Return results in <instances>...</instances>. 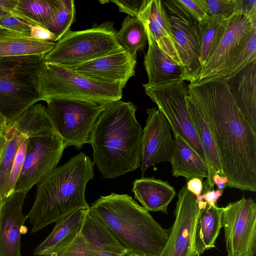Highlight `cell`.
<instances>
[{"label":"cell","instance_id":"obj_7","mask_svg":"<svg viewBox=\"0 0 256 256\" xmlns=\"http://www.w3.org/2000/svg\"><path fill=\"white\" fill-rule=\"evenodd\" d=\"M40 100L72 99L107 105L120 100L124 87L97 81L74 70L44 62L38 72Z\"/></svg>","mask_w":256,"mask_h":256},{"label":"cell","instance_id":"obj_23","mask_svg":"<svg viewBox=\"0 0 256 256\" xmlns=\"http://www.w3.org/2000/svg\"><path fill=\"white\" fill-rule=\"evenodd\" d=\"M172 132L173 151L170 162L172 176L187 180L208 178L209 170L206 163L176 132Z\"/></svg>","mask_w":256,"mask_h":256},{"label":"cell","instance_id":"obj_31","mask_svg":"<svg viewBox=\"0 0 256 256\" xmlns=\"http://www.w3.org/2000/svg\"><path fill=\"white\" fill-rule=\"evenodd\" d=\"M116 38L122 48L136 58L137 52L142 50L148 41L142 22L128 16L124 18Z\"/></svg>","mask_w":256,"mask_h":256},{"label":"cell","instance_id":"obj_25","mask_svg":"<svg viewBox=\"0 0 256 256\" xmlns=\"http://www.w3.org/2000/svg\"><path fill=\"white\" fill-rule=\"evenodd\" d=\"M56 42L39 40L0 26V57L36 56L44 57Z\"/></svg>","mask_w":256,"mask_h":256},{"label":"cell","instance_id":"obj_8","mask_svg":"<svg viewBox=\"0 0 256 256\" xmlns=\"http://www.w3.org/2000/svg\"><path fill=\"white\" fill-rule=\"evenodd\" d=\"M114 23L108 22L80 31H70L56 42L44 62L71 68L124 50L118 43Z\"/></svg>","mask_w":256,"mask_h":256},{"label":"cell","instance_id":"obj_17","mask_svg":"<svg viewBox=\"0 0 256 256\" xmlns=\"http://www.w3.org/2000/svg\"><path fill=\"white\" fill-rule=\"evenodd\" d=\"M136 58L125 50L113 52L70 68L92 80L124 88L135 74Z\"/></svg>","mask_w":256,"mask_h":256},{"label":"cell","instance_id":"obj_48","mask_svg":"<svg viewBox=\"0 0 256 256\" xmlns=\"http://www.w3.org/2000/svg\"><path fill=\"white\" fill-rule=\"evenodd\" d=\"M95 256H118L114 254H109V253H100L95 254ZM124 256H130L129 254Z\"/></svg>","mask_w":256,"mask_h":256},{"label":"cell","instance_id":"obj_4","mask_svg":"<svg viewBox=\"0 0 256 256\" xmlns=\"http://www.w3.org/2000/svg\"><path fill=\"white\" fill-rule=\"evenodd\" d=\"M90 208L130 256H158L166 242L170 229L162 227L128 194L102 196Z\"/></svg>","mask_w":256,"mask_h":256},{"label":"cell","instance_id":"obj_36","mask_svg":"<svg viewBox=\"0 0 256 256\" xmlns=\"http://www.w3.org/2000/svg\"><path fill=\"white\" fill-rule=\"evenodd\" d=\"M36 24L10 13L0 19V26L28 37H30L32 26Z\"/></svg>","mask_w":256,"mask_h":256},{"label":"cell","instance_id":"obj_39","mask_svg":"<svg viewBox=\"0 0 256 256\" xmlns=\"http://www.w3.org/2000/svg\"><path fill=\"white\" fill-rule=\"evenodd\" d=\"M109 2L118 6L120 12L126 13L131 17L136 18L144 3V0H114Z\"/></svg>","mask_w":256,"mask_h":256},{"label":"cell","instance_id":"obj_42","mask_svg":"<svg viewBox=\"0 0 256 256\" xmlns=\"http://www.w3.org/2000/svg\"><path fill=\"white\" fill-rule=\"evenodd\" d=\"M186 186L187 190L196 197L198 203L202 201L200 199L203 188L202 178H194L190 179Z\"/></svg>","mask_w":256,"mask_h":256},{"label":"cell","instance_id":"obj_41","mask_svg":"<svg viewBox=\"0 0 256 256\" xmlns=\"http://www.w3.org/2000/svg\"><path fill=\"white\" fill-rule=\"evenodd\" d=\"M237 10L248 17L256 18V0H238Z\"/></svg>","mask_w":256,"mask_h":256},{"label":"cell","instance_id":"obj_15","mask_svg":"<svg viewBox=\"0 0 256 256\" xmlns=\"http://www.w3.org/2000/svg\"><path fill=\"white\" fill-rule=\"evenodd\" d=\"M146 113L141 144L140 168L142 176L152 166L170 162L173 151L171 129L164 115L156 108H147Z\"/></svg>","mask_w":256,"mask_h":256},{"label":"cell","instance_id":"obj_40","mask_svg":"<svg viewBox=\"0 0 256 256\" xmlns=\"http://www.w3.org/2000/svg\"><path fill=\"white\" fill-rule=\"evenodd\" d=\"M30 36L41 40L55 42L54 36L48 29L40 25L32 26Z\"/></svg>","mask_w":256,"mask_h":256},{"label":"cell","instance_id":"obj_11","mask_svg":"<svg viewBox=\"0 0 256 256\" xmlns=\"http://www.w3.org/2000/svg\"><path fill=\"white\" fill-rule=\"evenodd\" d=\"M227 256L256 254V204L244 196L222 207Z\"/></svg>","mask_w":256,"mask_h":256},{"label":"cell","instance_id":"obj_3","mask_svg":"<svg viewBox=\"0 0 256 256\" xmlns=\"http://www.w3.org/2000/svg\"><path fill=\"white\" fill-rule=\"evenodd\" d=\"M94 176V164L84 152L57 167L38 185L34 203L26 216L34 233L62 220L74 212L88 209V182Z\"/></svg>","mask_w":256,"mask_h":256},{"label":"cell","instance_id":"obj_19","mask_svg":"<svg viewBox=\"0 0 256 256\" xmlns=\"http://www.w3.org/2000/svg\"><path fill=\"white\" fill-rule=\"evenodd\" d=\"M226 82L238 108L256 130V61L246 65Z\"/></svg>","mask_w":256,"mask_h":256},{"label":"cell","instance_id":"obj_6","mask_svg":"<svg viewBox=\"0 0 256 256\" xmlns=\"http://www.w3.org/2000/svg\"><path fill=\"white\" fill-rule=\"evenodd\" d=\"M44 62L36 56L0 57V113L8 128L40 101L38 72Z\"/></svg>","mask_w":256,"mask_h":256},{"label":"cell","instance_id":"obj_12","mask_svg":"<svg viewBox=\"0 0 256 256\" xmlns=\"http://www.w3.org/2000/svg\"><path fill=\"white\" fill-rule=\"evenodd\" d=\"M64 148L62 140L54 131L28 138L22 168L14 192L28 193L56 168Z\"/></svg>","mask_w":256,"mask_h":256},{"label":"cell","instance_id":"obj_9","mask_svg":"<svg viewBox=\"0 0 256 256\" xmlns=\"http://www.w3.org/2000/svg\"><path fill=\"white\" fill-rule=\"evenodd\" d=\"M46 111L53 131L65 148L79 150L89 143L91 133L106 106L80 100L55 98L46 101Z\"/></svg>","mask_w":256,"mask_h":256},{"label":"cell","instance_id":"obj_33","mask_svg":"<svg viewBox=\"0 0 256 256\" xmlns=\"http://www.w3.org/2000/svg\"><path fill=\"white\" fill-rule=\"evenodd\" d=\"M76 14L73 0H61L60 4L46 28L55 36V42L68 32L73 24Z\"/></svg>","mask_w":256,"mask_h":256},{"label":"cell","instance_id":"obj_26","mask_svg":"<svg viewBox=\"0 0 256 256\" xmlns=\"http://www.w3.org/2000/svg\"><path fill=\"white\" fill-rule=\"evenodd\" d=\"M222 208L207 205L200 210L196 223L194 246L199 255L215 248V242L222 228Z\"/></svg>","mask_w":256,"mask_h":256},{"label":"cell","instance_id":"obj_43","mask_svg":"<svg viewBox=\"0 0 256 256\" xmlns=\"http://www.w3.org/2000/svg\"><path fill=\"white\" fill-rule=\"evenodd\" d=\"M222 194V190H208L200 195V199L201 200H204V202L210 206H216L217 200Z\"/></svg>","mask_w":256,"mask_h":256},{"label":"cell","instance_id":"obj_13","mask_svg":"<svg viewBox=\"0 0 256 256\" xmlns=\"http://www.w3.org/2000/svg\"><path fill=\"white\" fill-rule=\"evenodd\" d=\"M170 19L177 51L184 68V80L197 81L202 69L198 22L176 0H162Z\"/></svg>","mask_w":256,"mask_h":256},{"label":"cell","instance_id":"obj_24","mask_svg":"<svg viewBox=\"0 0 256 256\" xmlns=\"http://www.w3.org/2000/svg\"><path fill=\"white\" fill-rule=\"evenodd\" d=\"M87 210H76L57 222L49 236L34 249V254L48 255L72 242L80 232Z\"/></svg>","mask_w":256,"mask_h":256},{"label":"cell","instance_id":"obj_29","mask_svg":"<svg viewBox=\"0 0 256 256\" xmlns=\"http://www.w3.org/2000/svg\"><path fill=\"white\" fill-rule=\"evenodd\" d=\"M60 2L61 0H18L10 14L46 28Z\"/></svg>","mask_w":256,"mask_h":256},{"label":"cell","instance_id":"obj_22","mask_svg":"<svg viewBox=\"0 0 256 256\" xmlns=\"http://www.w3.org/2000/svg\"><path fill=\"white\" fill-rule=\"evenodd\" d=\"M80 234L90 244L95 254L100 253L122 256L129 254L104 222L90 208L86 212Z\"/></svg>","mask_w":256,"mask_h":256},{"label":"cell","instance_id":"obj_21","mask_svg":"<svg viewBox=\"0 0 256 256\" xmlns=\"http://www.w3.org/2000/svg\"><path fill=\"white\" fill-rule=\"evenodd\" d=\"M134 198L148 212L168 214V208L176 195L174 188L167 181L154 177H142L132 182Z\"/></svg>","mask_w":256,"mask_h":256},{"label":"cell","instance_id":"obj_37","mask_svg":"<svg viewBox=\"0 0 256 256\" xmlns=\"http://www.w3.org/2000/svg\"><path fill=\"white\" fill-rule=\"evenodd\" d=\"M27 140L28 138L22 142L16 154L8 180L7 196L14 192L15 185L22 168Z\"/></svg>","mask_w":256,"mask_h":256},{"label":"cell","instance_id":"obj_44","mask_svg":"<svg viewBox=\"0 0 256 256\" xmlns=\"http://www.w3.org/2000/svg\"><path fill=\"white\" fill-rule=\"evenodd\" d=\"M18 0H0V7L10 13L16 8Z\"/></svg>","mask_w":256,"mask_h":256},{"label":"cell","instance_id":"obj_10","mask_svg":"<svg viewBox=\"0 0 256 256\" xmlns=\"http://www.w3.org/2000/svg\"><path fill=\"white\" fill-rule=\"evenodd\" d=\"M144 92L168 121L171 130L176 132L206 163L204 152L186 101L188 85L184 80L166 84H143Z\"/></svg>","mask_w":256,"mask_h":256},{"label":"cell","instance_id":"obj_27","mask_svg":"<svg viewBox=\"0 0 256 256\" xmlns=\"http://www.w3.org/2000/svg\"><path fill=\"white\" fill-rule=\"evenodd\" d=\"M188 110L202 145L206 164L208 168L209 176L206 180L208 190L214 186L212 177L215 174L224 176L218 154L210 132L197 108L190 100L188 95L186 97Z\"/></svg>","mask_w":256,"mask_h":256},{"label":"cell","instance_id":"obj_20","mask_svg":"<svg viewBox=\"0 0 256 256\" xmlns=\"http://www.w3.org/2000/svg\"><path fill=\"white\" fill-rule=\"evenodd\" d=\"M148 48L144 57L148 86H156L184 80V68L164 53L152 39L147 38Z\"/></svg>","mask_w":256,"mask_h":256},{"label":"cell","instance_id":"obj_46","mask_svg":"<svg viewBox=\"0 0 256 256\" xmlns=\"http://www.w3.org/2000/svg\"><path fill=\"white\" fill-rule=\"evenodd\" d=\"M8 130L6 118L0 113V136L6 134Z\"/></svg>","mask_w":256,"mask_h":256},{"label":"cell","instance_id":"obj_16","mask_svg":"<svg viewBox=\"0 0 256 256\" xmlns=\"http://www.w3.org/2000/svg\"><path fill=\"white\" fill-rule=\"evenodd\" d=\"M26 194L14 192L0 204V256H22L20 237L26 231L22 208Z\"/></svg>","mask_w":256,"mask_h":256},{"label":"cell","instance_id":"obj_35","mask_svg":"<svg viewBox=\"0 0 256 256\" xmlns=\"http://www.w3.org/2000/svg\"><path fill=\"white\" fill-rule=\"evenodd\" d=\"M44 256H95L90 246L80 234L74 240L60 250Z\"/></svg>","mask_w":256,"mask_h":256},{"label":"cell","instance_id":"obj_1","mask_svg":"<svg viewBox=\"0 0 256 256\" xmlns=\"http://www.w3.org/2000/svg\"><path fill=\"white\" fill-rule=\"evenodd\" d=\"M188 90L212 136L226 186L256 192V130L238 108L226 80L190 84Z\"/></svg>","mask_w":256,"mask_h":256},{"label":"cell","instance_id":"obj_47","mask_svg":"<svg viewBox=\"0 0 256 256\" xmlns=\"http://www.w3.org/2000/svg\"><path fill=\"white\" fill-rule=\"evenodd\" d=\"M7 140V133L0 136V160Z\"/></svg>","mask_w":256,"mask_h":256},{"label":"cell","instance_id":"obj_32","mask_svg":"<svg viewBox=\"0 0 256 256\" xmlns=\"http://www.w3.org/2000/svg\"><path fill=\"white\" fill-rule=\"evenodd\" d=\"M28 137L12 127L8 128L6 142L0 160V204L7 196L8 180L18 149Z\"/></svg>","mask_w":256,"mask_h":256},{"label":"cell","instance_id":"obj_2","mask_svg":"<svg viewBox=\"0 0 256 256\" xmlns=\"http://www.w3.org/2000/svg\"><path fill=\"white\" fill-rule=\"evenodd\" d=\"M136 106L120 100L106 106L89 140L94 164L106 179L116 178L140 167L143 129Z\"/></svg>","mask_w":256,"mask_h":256},{"label":"cell","instance_id":"obj_49","mask_svg":"<svg viewBox=\"0 0 256 256\" xmlns=\"http://www.w3.org/2000/svg\"><path fill=\"white\" fill-rule=\"evenodd\" d=\"M8 14L10 13L0 7V19Z\"/></svg>","mask_w":256,"mask_h":256},{"label":"cell","instance_id":"obj_5","mask_svg":"<svg viewBox=\"0 0 256 256\" xmlns=\"http://www.w3.org/2000/svg\"><path fill=\"white\" fill-rule=\"evenodd\" d=\"M256 33V18L236 11L228 20L224 34L216 50L202 66L194 84L228 80L256 60L251 40Z\"/></svg>","mask_w":256,"mask_h":256},{"label":"cell","instance_id":"obj_38","mask_svg":"<svg viewBox=\"0 0 256 256\" xmlns=\"http://www.w3.org/2000/svg\"><path fill=\"white\" fill-rule=\"evenodd\" d=\"M198 22H201L208 16L200 0H176Z\"/></svg>","mask_w":256,"mask_h":256},{"label":"cell","instance_id":"obj_30","mask_svg":"<svg viewBox=\"0 0 256 256\" xmlns=\"http://www.w3.org/2000/svg\"><path fill=\"white\" fill-rule=\"evenodd\" d=\"M10 127L28 138L53 131L46 106L36 103L24 112Z\"/></svg>","mask_w":256,"mask_h":256},{"label":"cell","instance_id":"obj_14","mask_svg":"<svg viewBox=\"0 0 256 256\" xmlns=\"http://www.w3.org/2000/svg\"><path fill=\"white\" fill-rule=\"evenodd\" d=\"M200 209L196 197L183 186L178 193L174 222L166 244L158 256H200L194 246V235Z\"/></svg>","mask_w":256,"mask_h":256},{"label":"cell","instance_id":"obj_45","mask_svg":"<svg viewBox=\"0 0 256 256\" xmlns=\"http://www.w3.org/2000/svg\"><path fill=\"white\" fill-rule=\"evenodd\" d=\"M212 182L214 185L216 184V186L219 184H223L226 186L228 182V178L225 176L218 174H215L212 176Z\"/></svg>","mask_w":256,"mask_h":256},{"label":"cell","instance_id":"obj_34","mask_svg":"<svg viewBox=\"0 0 256 256\" xmlns=\"http://www.w3.org/2000/svg\"><path fill=\"white\" fill-rule=\"evenodd\" d=\"M208 16L215 15L228 19L236 12L238 0H200Z\"/></svg>","mask_w":256,"mask_h":256},{"label":"cell","instance_id":"obj_18","mask_svg":"<svg viewBox=\"0 0 256 256\" xmlns=\"http://www.w3.org/2000/svg\"><path fill=\"white\" fill-rule=\"evenodd\" d=\"M137 18L144 24L147 38L154 40L164 53L183 66L177 51L170 22L162 0H144V5Z\"/></svg>","mask_w":256,"mask_h":256},{"label":"cell","instance_id":"obj_28","mask_svg":"<svg viewBox=\"0 0 256 256\" xmlns=\"http://www.w3.org/2000/svg\"><path fill=\"white\" fill-rule=\"evenodd\" d=\"M228 20L210 15L201 22H198L200 50V64L204 66L218 46L225 32Z\"/></svg>","mask_w":256,"mask_h":256}]
</instances>
